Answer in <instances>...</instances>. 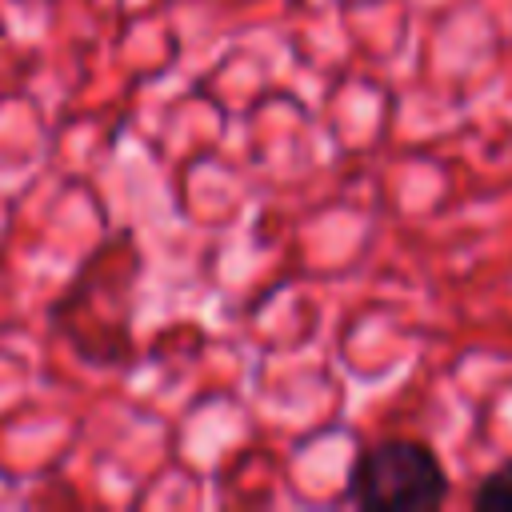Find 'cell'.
I'll list each match as a JSON object with an SVG mask.
<instances>
[{
    "mask_svg": "<svg viewBox=\"0 0 512 512\" xmlns=\"http://www.w3.org/2000/svg\"><path fill=\"white\" fill-rule=\"evenodd\" d=\"M348 500L364 512H432L448 500V472L424 440L388 436L352 460Z\"/></svg>",
    "mask_w": 512,
    "mask_h": 512,
    "instance_id": "1",
    "label": "cell"
},
{
    "mask_svg": "<svg viewBox=\"0 0 512 512\" xmlns=\"http://www.w3.org/2000/svg\"><path fill=\"white\" fill-rule=\"evenodd\" d=\"M472 508L480 512H512V460H500L492 472L480 476L472 492Z\"/></svg>",
    "mask_w": 512,
    "mask_h": 512,
    "instance_id": "2",
    "label": "cell"
}]
</instances>
